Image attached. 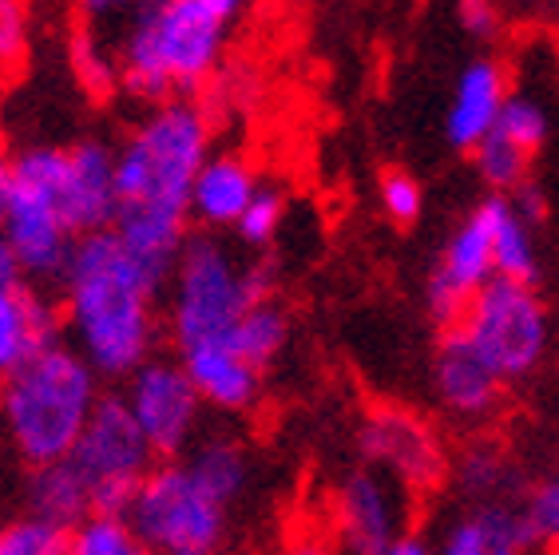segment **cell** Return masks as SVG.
Masks as SVG:
<instances>
[{
  "label": "cell",
  "instance_id": "obj_26",
  "mask_svg": "<svg viewBox=\"0 0 559 555\" xmlns=\"http://www.w3.org/2000/svg\"><path fill=\"white\" fill-rule=\"evenodd\" d=\"M473 160H476L480 179L492 187V194H512L520 182H527V160H532V155H524V151H520L512 139L500 135V131H492V135H485L476 143Z\"/></svg>",
  "mask_w": 559,
  "mask_h": 555
},
{
  "label": "cell",
  "instance_id": "obj_40",
  "mask_svg": "<svg viewBox=\"0 0 559 555\" xmlns=\"http://www.w3.org/2000/svg\"><path fill=\"white\" fill-rule=\"evenodd\" d=\"M84 4V12H92V16H108V12H119V9H140L143 0H80Z\"/></svg>",
  "mask_w": 559,
  "mask_h": 555
},
{
  "label": "cell",
  "instance_id": "obj_12",
  "mask_svg": "<svg viewBox=\"0 0 559 555\" xmlns=\"http://www.w3.org/2000/svg\"><path fill=\"white\" fill-rule=\"evenodd\" d=\"M0 235L9 238V246L21 258L24 278H36V282H60L64 278L75 235L68 231L52 191L12 179L9 211H4Z\"/></svg>",
  "mask_w": 559,
  "mask_h": 555
},
{
  "label": "cell",
  "instance_id": "obj_38",
  "mask_svg": "<svg viewBox=\"0 0 559 555\" xmlns=\"http://www.w3.org/2000/svg\"><path fill=\"white\" fill-rule=\"evenodd\" d=\"M385 555H437V547H432L429 540H420V535L405 532V535H397V540L389 544Z\"/></svg>",
  "mask_w": 559,
  "mask_h": 555
},
{
  "label": "cell",
  "instance_id": "obj_5",
  "mask_svg": "<svg viewBox=\"0 0 559 555\" xmlns=\"http://www.w3.org/2000/svg\"><path fill=\"white\" fill-rule=\"evenodd\" d=\"M274 282H278V270L266 258L242 267L218 238L191 235L171 274L167 330L175 350L183 353L191 345L223 342L250 306L274 298Z\"/></svg>",
  "mask_w": 559,
  "mask_h": 555
},
{
  "label": "cell",
  "instance_id": "obj_1",
  "mask_svg": "<svg viewBox=\"0 0 559 555\" xmlns=\"http://www.w3.org/2000/svg\"><path fill=\"white\" fill-rule=\"evenodd\" d=\"M64 286V318L75 350L99 377H131L159 338V286L143 274L116 231L75 238Z\"/></svg>",
  "mask_w": 559,
  "mask_h": 555
},
{
  "label": "cell",
  "instance_id": "obj_32",
  "mask_svg": "<svg viewBox=\"0 0 559 555\" xmlns=\"http://www.w3.org/2000/svg\"><path fill=\"white\" fill-rule=\"evenodd\" d=\"M28 40H33V4L0 0V68L24 64Z\"/></svg>",
  "mask_w": 559,
  "mask_h": 555
},
{
  "label": "cell",
  "instance_id": "obj_17",
  "mask_svg": "<svg viewBox=\"0 0 559 555\" xmlns=\"http://www.w3.org/2000/svg\"><path fill=\"white\" fill-rule=\"evenodd\" d=\"M60 342V314L33 286L0 290V381Z\"/></svg>",
  "mask_w": 559,
  "mask_h": 555
},
{
  "label": "cell",
  "instance_id": "obj_3",
  "mask_svg": "<svg viewBox=\"0 0 559 555\" xmlns=\"http://www.w3.org/2000/svg\"><path fill=\"white\" fill-rule=\"evenodd\" d=\"M226 48V21L199 0H143L119 48V87L143 104H171L215 75Z\"/></svg>",
  "mask_w": 559,
  "mask_h": 555
},
{
  "label": "cell",
  "instance_id": "obj_7",
  "mask_svg": "<svg viewBox=\"0 0 559 555\" xmlns=\"http://www.w3.org/2000/svg\"><path fill=\"white\" fill-rule=\"evenodd\" d=\"M226 516L230 508L191 481L183 460H159L128 508V523L151 555H215L226 540Z\"/></svg>",
  "mask_w": 559,
  "mask_h": 555
},
{
  "label": "cell",
  "instance_id": "obj_31",
  "mask_svg": "<svg viewBox=\"0 0 559 555\" xmlns=\"http://www.w3.org/2000/svg\"><path fill=\"white\" fill-rule=\"evenodd\" d=\"M282 219H286V199H282L278 187H259L250 206L242 211V219L235 223L238 238L247 246H266L270 238L278 235Z\"/></svg>",
  "mask_w": 559,
  "mask_h": 555
},
{
  "label": "cell",
  "instance_id": "obj_9",
  "mask_svg": "<svg viewBox=\"0 0 559 555\" xmlns=\"http://www.w3.org/2000/svg\"><path fill=\"white\" fill-rule=\"evenodd\" d=\"M357 449L369 469L385 472L405 492H437L452 472L437 428L401 405L369 409L357 425Z\"/></svg>",
  "mask_w": 559,
  "mask_h": 555
},
{
  "label": "cell",
  "instance_id": "obj_11",
  "mask_svg": "<svg viewBox=\"0 0 559 555\" xmlns=\"http://www.w3.org/2000/svg\"><path fill=\"white\" fill-rule=\"evenodd\" d=\"M334 532L345 555H385L405 535V488L369 464L349 472L334 488Z\"/></svg>",
  "mask_w": 559,
  "mask_h": 555
},
{
  "label": "cell",
  "instance_id": "obj_18",
  "mask_svg": "<svg viewBox=\"0 0 559 555\" xmlns=\"http://www.w3.org/2000/svg\"><path fill=\"white\" fill-rule=\"evenodd\" d=\"M259 187H262L259 175H254V167L242 155H211L203 163V172L194 175L191 219L211 226V231L235 226Z\"/></svg>",
  "mask_w": 559,
  "mask_h": 555
},
{
  "label": "cell",
  "instance_id": "obj_34",
  "mask_svg": "<svg viewBox=\"0 0 559 555\" xmlns=\"http://www.w3.org/2000/svg\"><path fill=\"white\" fill-rule=\"evenodd\" d=\"M437 555H488V523L480 516V508L464 512L461 520L449 523Z\"/></svg>",
  "mask_w": 559,
  "mask_h": 555
},
{
  "label": "cell",
  "instance_id": "obj_27",
  "mask_svg": "<svg viewBox=\"0 0 559 555\" xmlns=\"http://www.w3.org/2000/svg\"><path fill=\"white\" fill-rule=\"evenodd\" d=\"M72 555H151L128 516H87L72 528Z\"/></svg>",
  "mask_w": 559,
  "mask_h": 555
},
{
  "label": "cell",
  "instance_id": "obj_16",
  "mask_svg": "<svg viewBox=\"0 0 559 555\" xmlns=\"http://www.w3.org/2000/svg\"><path fill=\"white\" fill-rule=\"evenodd\" d=\"M508 84L504 68L496 60H473L464 68L456 87H452V104L444 116V139L456 151H473L485 135L496 131V119L504 111Z\"/></svg>",
  "mask_w": 559,
  "mask_h": 555
},
{
  "label": "cell",
  "instance_id": "obj_42",
  "mask_svg": "<svg viewBox=\"0 0 559 555\" xmlns=\"http://www.w3.org/2000/svg\"><path fill=\"white\" fill-rule=\"evenodd\" d=\"M9 191H12V172H9V160L0 155V223H4V211H9Z\"/></svg>",
  "mask_w": 559,
  "mask_h": 555
},
{
  "label": "cell",
  "instance_id": "obj_29",
  "mask_svg": "<svg viewBox=\"0 0 559 555\" xmlns=\"http://www.w3.org/2000/svg\"><path fill=\"white\" fill-rule=\"evenodd\" d=\"M496 131H500L504 139H512L524 155H536L551 135V119H548V111H544V104H536V99L508 96L504 111H500V119H496Z\"/></svg>",
  "mask_w": 559,
  "mask_h": 555
},
{
  "label": "cell",
  "instance_id": "obj_19",
  "mask_svg": "<svg viewBox=\"0 0 559 555\" xmlns=\"http://www.w3.org/2000/svg\"><path fill=\"white\" fill-rule=\"evenodd\" d=\"M24 504H28V516H40V520L60 523L72 532L92 516V488L72 460H52V464L28 469Z\"/></svg>",
  "mask_w": 559,
  "mask_h": 555
},
{
  "label": "cell",
  "instance_id": "obj_10",
  "mask_svg": "<svg viewBox=\"0 0 559 555\" xmlns=\"http://www.w3.org/2000/svg\"><path fill=\"white\" fill-rule=\"evenodd\" d=\"M135 425L151 445L155 460H179L194 445L199 416H203V397L194 393L191 377L171 357H147V362L128 377L123 389Z\"/></svg>",
  "mask_w": 559,
  "mask_h": 555
},
{
  "label": "cell",
  "instance_id": "obj_24",
  "mask_svg": "<svg viewBox=\"0 0 559 555\" xmlns=\"http://www.w3.org/2000/svg\"><path fill=\"white\" fill-rule=\"evenodd\" d=\"M456 484L468 500H480V504H500L504 500V492L516 484V469H512V460L504 457V449H496V445H473V449H464V457L456 460Z\"/></svg>",
  "mask_w": 559,
  "mask_h": 555
},
{
  "label": "cell",
  "instance_id": "obj_22",
  "mask_svg": "<svg viewBox=\"0 0 559 555\" xmlns=\"http://www.w3.org/2000/svg\"><path fill=\"white\" fill-rule=\"evenodd\" d=\"M441 274L452 290H461L473 298L476 290H485L496 278V262H492V238H488V226L480 219V211H473L444 243L441 267L432 270Z\"/></svg>",
  "mask_w": 559,
  "mask_h": 555
},
{
  "label": "cell",
  "instance_id": "obj_37",
  "mask_svg": "<svg viewBox=\"0 0 559 555\" xmlns=\"http://www.w3.org/2000/svg\"><path fill=\"white\" fill-rule=\"evenodd\" d=\"M12 286H24V267L16 250L9 246V238L0 235V290H12Z\"/></svg>",
  "mask_w": 559,
  "mask_h": 555
},
{
  "label": "cell",
  "instance_id": "obj_6",
  "mask_svg": "<svg viewBox=\"0 0 559 555\" xmlns=\"http://www.w3.org/2000/svg\"><path fill=\"white\" fill-rule=\"evenodd\" d=\"M461 338L468 350L496 374L500 385L524 381L544 365L551 345V314L536 286L492 278L476 290L468 314L461 321Z\"/></svg>",
  "mask_w": 559,
  "mask_h": 555
},
{
  "label": "cell",
  "instance_id": "obj_33",
  "mask_svg": "<svg viewBox=\"0 0 559 555\" xmlns=\"http://www.w3.org/2000/svg\"><path fill=\"white\" fill-rule=\"evenodd\" d=\"M524 512L539 535V547L559 552V481H548L524 496Z\"/></svg>",
  "mask_w": 559,
  "mask_h": 555
},
{
  "label": "cell",
  "instance_id": "obj_28",
  "mask_svg": "<svg viewBox=\"0 0 559 555\" xmlns=\"http://www.w3.org/2000/svg\"><path fill=\"white\" fill-rule=\"evenodd\" d=\"M0 555H72V532L40 516H21L0 528Z\"/></svg>",
  "mask_w": 559,
  "mask_h": 555
},
{
  "label": "cell",
  "instance_id": "obj_14",
  "mask_svg": "<svg viewBox=\"0 0 559 555\" xmlns=\"http://www.w3.org/2000/svg\"><path fill=\"white\" fill-rule=\"evenodd\" d=\"M504 385L496 381V374L488 369L468 342L461 338V330L441 333L437 342V357H432V393L461 421H480L496 409Z\"/></svg>",
  "mask_w": 559,
  "mask_h": 555
},
{
  "label": "cell",
  "instance_id": "obj_25",
  "mask_svg": "<svg viewBox=\"0 0 559 555\" xmlns=\"http://www.w3.org/2000/svg\"><path fill=\"white\" fill-rule=\"evenodd\" d=\"M68 60H72V72H75V80H80V87H84L92 99H108L119 92V64L99 48L92 28H72Z\"/></svg>",
  "mask_w": 559,
  "mask_h": 555
},
{
  "label": "cell",
  "instance_id": "obj_23",
  "mask_svg": "<svg viewBox=\"0 0 559 555\" xmlns=\"http://www.w3.org/2000/svg\"><path fill=\"white\" fill-rule=\"evenodd\" d=\"M223 342L235 353H242L254 369H266V365L286 350V342H290V314L282 310L274 298L259 302V306H250V310L230 326V333H226Z\"/></svg>",
  "mask_w": 559,
  "mask_h": 555
},
{
  "label": "cell",
  "instance_id": "obj_20",
  "mask_svg": "<svg viewBox=\"0 0 559 555\" xmlns=\"http://www.w3.org/2000/svg\"><path fill=\"white\" fill-rule=\"evenodd\" d=\"M476 211H480V219L488 226V238H492L496 278L536 286L539 258H536V238H532V223L520 219V211L512 206L508 194H488Z\"/></svg>",
  "mask_w": 559,
  "mask_h": 555
},
{
  "label": "cell",
  "instance_id": "obj_43",
  "mask_svg": "<svg viewBox=\"0 0 559 555\" xmlns=\"http://www.w3.org/2000/svg\"><path fill=\"white\" fill-rule=\"evenodd\" d=\"M0 155H4V143H0Z\"/></svg>",
  "mask_w": 559,
  "mask_h": 555
},
{
  "label": "cell",
  "instance_id": "obj_15",
  "mask_svg": "<svg viewBox=\"0 0 559 555\" xmlns=\"http://www.w3.org/2000/svg\"><path fill=\"white\" fill-rule=\"evenodd\" d=\"M179 365L191 377L194 393L203 397V405L218 413H247L262 393V369L235 353L226 342H203L179 353Z\"/></svg>",
  "mask_w": 559,
  "mask_h": 555
},
{
  "label": "cell",
  "instance_id": "obj_13",
  "mask_svg": "<svg viewBox=\"0 0 559 555\" xmlns=\"http://www.w3.org/2000/svg\"><path fill=\"white\" fill-rule=\"evenodd\" d=\"M56 206L64 214L68 231L75 238L96 235V231H111L119 214V194H116V151L99 139H84L68 147L64 175L56 187Z\"/></svg>",
  "mask_w": 559,
  "mask_h": 555
},
{
  "label": "cell",
  "instance_id": "obj_2",
  "mask_svg": "<svg viewBox=\"0 0 559 555\" xmlns=\"http://www.w3.org/2000/svg\"><path fill=\"white\" fill-rule=\"evenodd\" d=\"M99 374L75 345L56 342L0 381V428L28 464L68 460L99 401Z\"/></svg>",
  "mask_w": 559,
  "mask_h": 555
},
{
  "label": "cell",
  "instance_id": "obj_44",
  "mask_svg": "<svg viewBox=\"0 0 559 555\" xmlns=\"http://www.w3.org/2000/svg\"><path fill=\"white\" fill-rule=\"evenodd\" d=\"M536 4H544V0H536Z\"/></svg>",
  "mask_w": 559,
  "mask_h": 555
},
{
  "label": "cell",
  "instance_id": "obj_4",
  "mask_svg": "<svg viewBox=\"0 0 559 555\" xmlns=\"http://www.w3.org/2000/svg\"><path fill=\"white\" fill-rule=\"evenodd\" d=\"M211 160V123L194 104H159L116 147L119 206L191 214L194 175Z\"/></svg>",
  "mask_w": 559,
  "mask_h": 555
},
{
  "label": "cell",
  "instance_id": "obj_21",
  "mask_svg": "<svg viewBox=\"0 0 559 555\" xmlns=\"http://www.w3.org/2000/svg\"><path fill=\"white\" fill-rule=\"evenodd\" d=\"M183 469L223 508H230L250 484V457L235 437H206L191 445L183 452Z\"/></svg>",
  "mask_w": 559,
  "mask_h": 555
},
{
  "label": "cell",
  "instance_id": "obj_36",
  "mask_svg": "<svg viewBox=\"0 0 559 555\" xmlns=\"http://www.w3.org/2000/svg\"><path fill=\"white\" fill-rule=\"evenodd\" d=\"M508 199H512V206H516L520 211V219H524V223H544V214H548V203H544V191H539L536 182H520L516 191L508 194Z\"/></svg>",
  "mask_w": 559,
  "mask_h": 555
},
{
  "label": "cell",
  "instance_id": "obj_8",
  "mask_svg": "<svg viewBox=\"0 0 559 555\" xmlns=\"http://www.w3.org/2000/svg\"><path fill=\"white\" fill-rule=\"evenodd\" d=\"M68 460L92 488V516H128L143 476L159 464L123 393L99 397Z\"/></svg>",
  "mask_w": 559,
  "mask_h": 555
},
{
  "label": "cell",
  "instance_id": "obj_39",
  "mask_svg": "<svg viewBox=\"0 0 559 555\" xmlns=\"http://www.w3.org/2000/svg\"><path fill=\"white\" fill-rule=\"evenodd\" d=\"M278 555H337V552L325 544V540H318V535H301V540H294V544L282 547Z\"/></svg>",
  "mask_w": 559,
  "mask_h": 555
},
{
  "label": "cell",
  "instance_id": "obj_30",
  "mask_svg": "<svg viewBox=\"0 0 559 555\" xmlns=\"http://www.w3.org/2000/svg\"><path fill=\"white\" fill-rule=\"evenodd\" d=\"M377 194H381V206L397 226H413L420 219L425 191H420L417 175H409L405 167H385L377 179Z\"/></svg>",
  "mask_w": 559,
  "mask_h": 555
},
{
  "label": "cell",
  "instance_id": "obj_35",
  "mask_svg": "<svg viewBox=\"0 0 559 555\" xmlns=\"http://www.w3.org/2000/svg\"><path fill=\"white\" fill-rule=\"evenodd\" d=\"M456 12H461V28L473 40H492L496 28H500V4L496 0H456Z\"/></svg>",
  "mask_w": 559,
  "mask_h": 555
},
{
  "label": "cell",
  "instance_id": "obj_41",
  "mask_svg": "<svg viewBox=\"0 0 559 555\" xmlns=\"http://www.w3.org/2000/svg\"><path fill=\"white\" fill-rule=\"evenodd\" d=\"M199 4L215 12L218 21H235L238 12H242V4H247V0H199Z\"/></svg>",
  "mask_w": 559,
  "mask_h": 555
}]
</instances>
